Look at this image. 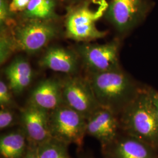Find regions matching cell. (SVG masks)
<instances>
[{"instance_id": "1", "label": "cell", "mask_w": 158, "mask_h": 158, "mask_svg": "<svg viewBox=\"0 0 158 158\" xmlns=\"http://www.w3.org/2000/svg\"><path fill=\"white\" fill-rule=\"evenodd\" d=\"M88 79L100 106L110 110L117 116L146 87L139 85L121 69L92 73Z\"/></svg>"}, {"instance_id": "2", "label": "cell", "mask_w": 158, "mask_h": 158, "mask_svg": "<svg viewBox=\"0 0 158 158\" xmlns=\"http://www.w3.org/2000/svg\"><path fill=\"white\" fill-rule=\"evenodd\" d=\"M121 131L158 151V118L148 86L118 116Z\"/></svg>"}, {"instance_id": "3", "label": "cell", "mask_w": 158, "mask_h": 158, "mask_svg": "<svg viewBox=\"0 0 158 158\" xmlns=\"http://www.w3.org/2000/svg\"><path fill=\"white\" fill-rule=\"evenodd\" d=\"M49 126L52 138L68 145H83L87 135V119L67 105L49 112Z\"/></svg>"}, {"instance_id": "4", "label": "cell", "mask_w": 158, "mask_h": 158, "mask_svg": "<svg viewBox=\"0 0 158 158\" xmlns=\"http://www.w3.org/2000/svg\"><path fill=\"white\" fill-rule=\"evenodd\" d=\"M107 7V4L100 0L94 5L86 4L73 10L66 19L67 36L75 40L85 42L105 36L106 33L97 29L96 23Z\"/></svg>"}, {"instance_id": "5", "label": "cell", "mask_w": 158, "mask_h": 158, "mask_svg": "<svg viewBox=\"0 0 158 158\" xmlns=\"http://www.w3.org/2000/svg\"><path fill=\"white\" fill-rule=\"evenodd\" d=\"M149 9V0H111L106 17L118 32L126 34L143 21Z\"/></svg>"}, {"instance_id": "6", "label": "cell", "mask_w": 158, "mask_h": 158, "mask_svg": "<svg viewBox=\"0 0 158 158\" xmlns=\"http://www.w3.org/2000/svg\"><path fill=\"white\" fill-rule=\"evenodd\" d=\"M64 104L89 118L101 106L96 99L89 79L70 77L62 81Z\"/></svg>"}, {"instance_id": "7", "label": "cell", "mask_w": 158, "mask_h": 158, "mask_svg": "<svg viewBox=\"0 0 158 158\" xmlns=\"http://www.w3.org/2000/svg\"><path fill=\"white\" fill-rule=\"evenodd\" d=\"M56 27L45 21L32 20L16 28L13 35L15 46L34 53L45 46L57 34Z\"/></svg>"}, {"instance_id": "8", "label": "cell", "mask_w": 158, "mask_h": 158, "mask_svg": "<svg viewBox=\"0 0 158 158\" xmlns=\"http://www.w3.org/2000/svg\"><path fill=\"white\" fill-rule=\"evenodd\" d=\"M80 57L92 73L120 69L118 44H83L78 48Z\"/></svg>"}, {"instance_id": "9", "label": "cell", "mask_w": 158, "mask_h": 158, "mask_svg": "<svg viewBox=\"0 0 158 158\" xmlns=\"http://www.w3.org/2000/svg\"><path fill=\"white\" fill-rule=\"evenodd\" d=\"M102 150L104 158H158L156 148L122 132Z\"/></svg>"}, {"instance_id": "10", "label": "cell", "mask_w": 158, "mask_h": 158, "mask_svg": "<svg viewBox=\"0 0 158 158\" xmlns=\"http://www.w3.org/2000/svg\"><path fill=\"white\" fill-rule=\"evenodd\" d=\"M49 112L29 104L20 114V126L24 131L29 144L39 145L51 139L49 126Z\"/></svg>"}, {"instance_id": "11", "label": "cell", "mask_w": 158, "mask_h": 158, "mask_svg": "<svg viewBox=\"0 0 158 158\" xmlns=\"http://www.w3.org/2000/svg\"><path fill=\"white\" fill-rule=\"evenodd\" d=\"M118 116L100 107L87 119V134L100 142L102 147L110 143L121 133Z\"/></svg>"}, {"instance_id": "12", "label": "cell", "mask_w": 158, "mask_h": 158, "mask_svg": "<svg viewBox=\"0 0 158 158\" xmlns=\"http://www.w3.org/2000/svg\"><path fill=\"white\" fill-rule=\"evenodd\" d=\"M29 104L49 112L64 104L62 81L56 79H46L40 82L32 91Z\"/></svg>"}, {"instance_id": "13", "label": "cell", "mask_w": 158, "mask_h": 158, "mask_svg": "<svg viewBox=\"0 0 158 158\" xmlns=\"http://www.w3.org/2000/svg\"><path fill=\"white\" fill-rule=\"evenodd\" d=\"M40 64L44 68L63 73L72 74L78 69V57L72 51L61 47L49 48Z\"/></svg>"}, {"instance_id": "14", "label": "cell", "mask_w": 158, "mask_h": 158, "mask_svg": "<svg viewBox=\"0 0 158 158\" xmlns=\"http://www.w3.org/2000/svg\"><path fill=\"white\" fill-rule=\"evenodd\" d=\"M8 85L13 93L19 94L31 84L33 73L31 66L26 60L17 58L5 70Z\"/></svg>"}, {"instance_id": "15", "label": "cell", "mask_w": 158, "mask_h": 158, "mask_svg": "<svg viewBox=\"0 0 158 158\" xmlns=\"http://www.w3.org/2000/svg\"><path fill=\"white\" fill-rule=\"evenodd\" d=\"M28 145L27 135L21 127L1 136V156L2 158H23Z\"/></svg>"}, {"instance_id": "16", "label": "cell", "mask_w": 158, "mask_h": 158, "mask_svg": "<svg viewBox=\"0 0 158 158\" xmlns=\"http://www.w3.org/2000/svg\"><path fill=\"white\" fill-rule=\"evenodd\" d=\"M54 8L53 0H31L25 15L32 20L46 21L53 16Z\"/></svg>"}, {"instance_id": "17", "label": "cell", "mask_w": 158, "mask_h": 158, "mask_svg": "<svg viewBox=\"0 0 158 158\" xmlns=\"http://www.w3.org/2000/svg\"><path fill=\"white\" fill-rule=\"evenodd\" d=\"M40 158H70L68 145L52 138L38 145Z\"/></svg>"}, {"instance_id": "18", "label": "cell", "mask_w": 158, "mask_h": 158, "mask_svg": "<svg viewBox=\"0 0 158 158\" xmlns=\"http://www.w3.org/2000/svg\"><path fill=\"white\" fill-rule=\"evenodd\" d=\"M16 125H20V116L18 117L12 108H1L0 130L10 128Z\"/></svg>"}, {"instance_id": "19", "label": "cell", "mask_w": 158, "mask_h": 158, "mask_svg": "<svg viewBox=\"0 0 158 158\" xmlns=\"http://www.w3.org/2000/svg\"><path fill=\"white\" fill-rule=\"evenodd\" d=\"M12 91L8 85L3 80L0 81V106L1 108H13L15 102L12 97Z\"/></svg>"}, {"instance_id": "20", "label": "cell", "mask_w": 158, "mask_h": 158, "mask_svg": "<svg viewBox=\"0 0 158 158\" xmlns=\"http://www.w3.org/2000/svg\"><path fill=\"white\" fill-rule=\"evenodd\" d=\"M15 46L14 40H12L3 32L1 35V63L4 62L10 55L12 49Z\"/></svg>"}, {"instance_id": "21", "label": "cell", "mask_w": 158, "mask_h": 158, "mask_svg": "<svg viewBox=\"0 0 158 158\" xmlns=\"http://www.w3.org/2000/svg\"><path fill=\"white\" fill-rule=\"evenodd\" d=\"M31 0H12L9 6L10 11L11 12L25 11Z\"/></svg>"}, {"instance_id": "22", "label": "cell", "mask_w": 158, "mask_h": 158, "mask_svg": "<svg viewBox=\"0 0 158 158\" xmlns=\"http://www.w3.org/2000/svg\"><path fill=\"white\" fill-rule=\"evenodd\" d=\"M10 9L6 4L5 0H0V21L2 26L7 21Z\"/></svg>"}, {"instance_id": "23", "label": "cell", "mask_w": 158, "mask_h": 158, "mask_svg": "<svg viewBox=\"0 0 158 158\" xmlns=\"http://www.w3.org/2000/svg\"><path fill=\"white\" fill-rule=\"evenodd\" d=\"M148 90L153 103L158 118V91L150 87H148Z\"/></svg>"}, {"instance_id": "24", "label": "cell", "mask_w": 158, "mask_h": 158, "mask_svg": "<svg viewBox=\"0 0 158 158\" xmlns=\"http://www.w3.org/2000/svg\"><path fill=\"white\" fill-rule=\"evenodd\" d=\"M23 158H40L38 153V146L29 144L28 149Z\"/></svg>"}]
</instances>
